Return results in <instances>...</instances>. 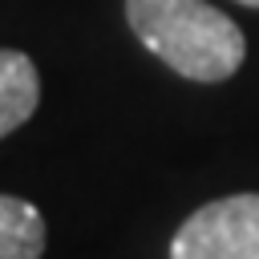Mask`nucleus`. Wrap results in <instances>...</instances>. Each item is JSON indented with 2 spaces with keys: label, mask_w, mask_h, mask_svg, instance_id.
<instances>
[{
  "label": "nucleus",
  "mask_w": 259,
  "mask_h": 259,
  "mask_svg": "<svg viewBox=\"0 0 259 259\" xmlns=\"http://www.w3.org/2000/svg\"><path fill=\"white\" fill-rule=\"evenodd\" d=\"M239 4H251V8H259V0H239Z\"/></svg>",
  "instance_id": "39448f33"
},
{
  "label": "nucleus",
  "mask_w": 259,
  "mask_h": 259,
  "mask_svg": "<svg viewBox=\"0 0 259 259\" xmlns=\"http://www.w3.org/2000/svg\"><path fill=\"white\" fill-rule=\"evenodd\" d=\"M134 36L190 81H227L243 57V28L206 0H125Z\"/></svg>",
  "instance_id": "f257e3e1"
},
{
  "label": "nucleus",
  "mask_w": 259,
  "mask_h": 259,
  "mask_svg": "<svg viewBox=\"0 0 259 259\" xmlns=\"http://www.w3.org/2000/svg\"><path fill=\"white\" fill-rule=\"evenodd\" d=\"M36 101H40V77L28 53L0 49V138L24 125L36 113Z\"/></svg>",
  "instance_id": "7ed1b4c3"
},
{
  "label": "nucleus",
  "mask_w": 259,
  "mask_h": 259,
  "mask_svg": "<svg viewBox=\"0 0 259 259\" xmlns=\"http://www.w3.org/2000/svg\"><path fill=\"white\" fill-rule=\"evenodd\" d=\"M45 219L32 202L0 194V259H40Z\"/></svg>",
  "instance_id": "20e7f679"
},
{
  "label": "nucleus",
  "mask_w": 259,
  "mask_h": 259,
  "mask_svg": "<svg viewBox=\"0 0 259 259\" xmlns=\"http://www.w3.org/2000/svg\"><path fill=\"white\" fill-rule=\"evenodd\" d=\"M170 259H259V194L198 206L170 239Z\"/></svg>",
  "instance_id": "f03ea898"
}]
</instances>
